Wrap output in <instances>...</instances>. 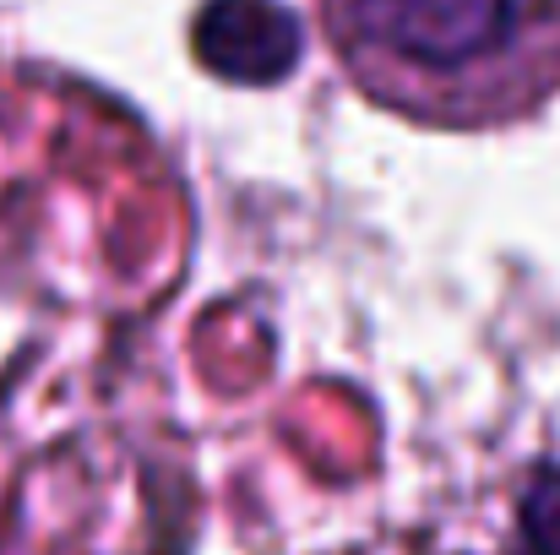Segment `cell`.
<instances>
[{
    "label": "cell",
    "instance_id": "obj_2",
    "mask_svg": "<svg viewBox=\"0 0 560 555\" xmlns=\"http://www.w3.org/2000/svg\"><path fill=\"white\" fill-rule=\"evenodd\" d=\"M196 49L212 71L234 82H272L294 66L300 33L283 5L267 0H212L196 22Z\"/></svg>",
    "mask_w": 560,
    "mask_h": 555
},
{
    "label": "cell",
    "instance_id": "obj_3",
    "mask_svg": "<svg viewBox=\"0 0 560 555\" xmlns=\"http://www.w3.org/2000/svg\"><path fill=\"white\" fill-rule=\"evenodd\" d=\"M338 555H485L474 529H468V507L463 512H446L441 523H424V529H402L381 545H354V551ZM490 555H517V540H512V507L501 512V534L490 540Z\"/></svg>",
    "mask_w": 560,
    "mask_h": 555
},
{
    "label": "cell",
    "instance_id": "obj_1",
    "mask_svg": "<svg viewBox=\"0 0 560 555\" xmlns=\"http://www.w3.org/2000/svg\"><path fill=\"white\" fill-rule=\"evenodd\" d=\"M349 82L402 120L485 131L560 93V0H322Z\"/></svg>",
    "mask_w": 560,
    "mask_h": 555
}]
</instances>
